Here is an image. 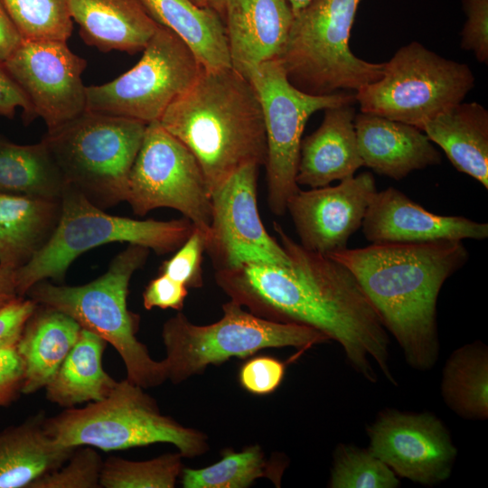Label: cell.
<instances>
[{
	"mask_svg": "<svg viewBox=\"0 0 488 488\" xmlns=\"http://www.w3.org/2000/svg\"><path fill=\"white\" fill-rule=\"evenodd\" d=\"M446 405L461 418H488V348L480 341L455 350L446 360L441 379Z\"/></svg>",
	"mask_w": 488,
	"mask_h": 488,
	"instance_id": "obj_30",
	"label": "cell"
},
{
	"mask_svg": "<svg viewBox=\"0 0 488 488\" xmlns=\"http://www.w3.org/2000/svg\"><path fill=\"white\" fill-rule=\"evenodd\" d=\"M61 204V218L49 242L27 264L14 270L19 296L24 297L40 281H62L73 260L93 248L127 242L164 255L175 251L194 229L184 217L139 221L106 213L68 183L62 190Z\"/></svg>",
	"mask_w": 488,
	"mask_h": 488,
	"instance_id": "obj_6",
	"label": "cell"
},
{
	"mask_svg": "<svg viewBox=\"0 0 488 488\" xmlns=\"http://www.w3.org/2000/svg\"><path fill=\"white\" fill-rule=\"evenodd\" d=\"M257 164L230 175L211 194V221L205 251L216 271L246 264L290 267V258L264 227L257 202Z\"/></svg>",
	"mask_w": 488,
	"mask_h": 488,
	"instance_id": "obj_14",
	"label": "cell"
},
{
	"mask_svg": "<svg viewBox=\"0 0 488 488\" xmlns=\"http://www.w3.org/2000/svg\"><path fill=\"white\" fill-rule=\"evenodd\" d=\"M24 365L16 344L0 349V407L8 406L22 393Z\"/></svg>",
	"mask_w": 488,
	"mask_h": 488,
	"instance_id": "obj_40",
	"label": "cell"
},
{
	"mask_svg": "<svg viewBox=\"0 0 488 488\" xmlns=\"http://www.w3.org/2000/svg\"><path fill=\"white\" fill-rule=\"evenodd\" d=\"M43 412L0 432V488H29L57 469L73 449L58 444L45 431Z\"/></svg>",
	"mask_w": 488,
	"mask_h": 488,
	"instance_id": "obj_26",
	"label": "cell"
},
{
	"mask_svg": "<svg viewBox=\"0 0 488 488\" xmlns=\"http://www.w3.org/2000/svg\"><path fill=\"white\" fill-rule=\"evenodd\" d=\"M182 458L179 452L146 461L110 456L103 462L100 485L105 488H174L183 468Z\"/></svg>",
	"mask_w": 488,
	"mask_h": 488,
	"instance_id": "obj_32",
	"label": "cell"
},
{
	"mask_svg": "<svg viewBox=\"0 0 488 488\" xmlns=\"http://www.w3.org/2000/svg\"><path fill=\"white\" fill-rule=\"evenodd\" d=\"M471 68L446 59L418 42L399 48L385 62L382 77L355 92L361 112L424 126L462 102L474 87Z\"/></svg>",
	"mask_w": 488,
	"mask_h": 488,
	"instance_id": "obj_10",
	"label": "cell"
},
{
	"mask_svg": "<svg viewBox=\"0 0 488 488\" xmlns=\"http://www.w3.org/2000/svg\"><path fill=\"white\" fill-rule=\"evenodd\" d=\"M127 202L145 216L158 208L178 211L206 234L211 221V199L193 154L159 121L147 124L130 170Z\"/></svg>",
	"mask_w": 488,
	"mask_h": 488,
	"instance_id": "obj_13",
	"label": "cell"
},
{
	"mask_svg": "<svg viewBox=\"0 0 488 488\" xmlns=\"http://www.w3.org/2000/svg\"><path fill=\"white\" fill-rule=\"evenodd\" d=\"M159 123L193 154L210 194L241 167L265 164L260 101L252 83L232 67H203Z\"/></svg>",
	"mask_w": 488,
	"mask_h": 488,
	"instance_id": "obj_3",
	"label": "cell"
},
{
	"mask_svg": "<svg viewBox=\"0 0 488 488\" xmlns=\"http://www.w3.org/2000/svg\"><path fill=\"white\" fill-rule=\"evenodd\" d=\"M363 166L399 181L415 170L439 164L441 155L419 128L377 115L355 116Z\"/></svg>",
	"mask_w": 488,
	"mask_h": 488,
	"instance_id": "obj_20",
	"label": "cell"
},
{
	"mask_svg": "<svg viewBox=\"0 0 488 488\" xmlns=\"http://www.w3.org/2000/svg\"><path fill=\"white\" fill-rule=\"evenodd\" d=\"M206 233L194 227L188 239L176 252L162 263L164 273L187 288H200L203 285L202 255L205 252Z\"/></svg>",
	"mask_w": 488,
	"mask_h": 488,
	"instance_id": "obj_36",
	"label": "cell"
},
{
	"mask_svg": "<svg viewBox=\"0 0 488 488\" xmlns=\"http://www.w3.org/2000/svg\"><path fill=\"white\" fill-rule=\"evenodd\" d=\"M290 267L246 264L215 272V281L250 313L274 322L314 328L338 343L350 366L371 383L375 366L396 385L389 337L352 273L337 260L307 250L274 222Z\"/></svg>",
	"mask_w": 488,
	"mask_h": 488,
	"instance_id": "obj_1",
	"label": "cell"
},
{
	"mask_svg": "<svg viewBox=\"0 0 488 488\" xmlns=\"http://www.w3.org/2000/svg\"><path fill=\"white\" fill-rule=\"evenodd\" d=\"M80 331V325L68 314L37 304L16 343L24 365L22 393H34L48 384Z\"/></svg>",
	"mask_w": 488,
	"mask_h": 488,
	"instance_id": "obj_24",
	"label": "cell"
},
{
	"mask_svg": "<svg viewBox=\"0 0 488 488\" xmlns=\"http://www.w3.org/2000/svg\"><path fill=\"white\" fill-rule=\"evenodd\" d=\"M151 17L181 37L206 69L231 67L222 17L190 0H141Z\"/></svg>",
	"mask_w": 488,
	"mask_h": 488,
	"instance_id": "obj_28",
	"label": "cell"
},
{
	"mask_svg": "<svg viewBox=\"0 0 488 488\" xmlns=\"http://www.w3.org/2000/svg\"><path fill=\"white\" fill-rule=\"evenodd\" d=\"M44 428L58 444L71 448L89 446L115 451L167 443L188 458L209 450L205 433L162 414L155 399L127 379L117 381L101 400L45 418Z\"/></svg>",
	"mask_w": 488,
	"mask_h": 488,
	"instance_id": "obj_5",
	"label": "cell"
},
{
	"mask_svg": "<svg viewBox=\"0 0 488 488\" xmlns=\"http://www.w3.org/2000/svg\"><path fill=\"white\" fill-rule=\"evenodd\" d=\"M293 19L287 0H228L223 21L231 67L246 77L278 59Z\"/></svg>",
	"mask_w": 488,
	"mask_h": 488,
	"instance_id": "obj_19",
	"label": "cell"
},
{
	"mask_svg": "<svg viewBox=\"0 0 488 488\" xmlns=\"http://www.w3.org/2000/svg\"><path fill=\"white\" fill-rule=\"evenodd\" d=\"M3 64L47 130L86 110L87 86L81 75L87 61L67 42L23 40Z\"/></svg>",
	"mask_w": 488,
	"mask_h": 488,
	"instance_id": "obj_15",
	"label": "cell"
},
{
	"mask_svg": "<svg viewBox=\"0 0 488 488\" xmlns=\"http://www.w3.org/2000/svg\"><path fill=\"white\" fill-rule=\"evenodd\" d=\"M377 192L370 172L343 179L335 186L299 189L286 203L299 244L326 256L347 249Z\"/></svg>",
	"mask_w": 488,
	"mask_h": 488,
	"instance_id": "obj_17",
	"label": "cell"
},
{
	"mask_svg": "<svg viewBox=\"0 0 488 488\" xmlns=\"http://www.w3.org/2000/svg\"><path fill=\"white\" fill-rule=\"evenodd\" d=\"M286 363L267 355L255 356L243 362L238 380L241 388L258 396L273 393L282 383Z\"/></svg>",
	"mask_w": 488,
	"mask_h": 488,
	"instance_id": "obj_37",
	"label": "cell"
},
{
	"mask_svg": "<svg viewBox=\"0 0 488 488\" xmlns=\"http://www.w3.org/2000/svg\"><path fill=\"white\" fill-rule=\"evenodd\" d=\"M466 21L460 33V46L475 59L488 62V0H462Z\"/></svg>",
	"mask_w": 488,
	"mask_h": 488,
	"instance_id": "obj_38",
	"label": "cell"
},
{
	"mask_svg": "<svg viewBox=\"0 0 488 488\" xmlns=\"http://www.w3.org/2000/svg\"><path fill=\"white\" fill-rule=\"evenodd\" d=\"M65 184L43 140L17 145L0 136V193L60 199Z\"/></svg>",
	"mask_w": 488,
	"mask_h": 488,
	"instance_id": "obj_29",
	"label": "cell"
},
{
	"mask_svg": "<svg viewBox=\"0 0 488 488\" xmlns=\"http://www.w3.org/2000/svg\"><path fill=\"white\" fill-rule=\"evenodd\" d=\"M228 0H210V7L216 11L223 19Z\"/></svg>",
	"mask_w": 488,
	"mask_h": 488,
	"instance_id": "obj_45",
	"label": "cell"
},
{
	"mask_svg": "<svg viewBox=\"0 0 488 488\" xmlns=\"http://www.w3.org/2000/svg\"><path fill=\"white\" fill-rule=\"evenodd\" d=\"M138 62L113 80L86 87V110L142 121H159L195 81L203 66L187 43L160 25Z\"/></svg>",
	"mask_w": 488,
	"mask_h": 488,
	"instance_id": "obj_12",
	"label": "cell"
},
{
	"mask_svg": "<svg viewBox=\"0 0 488 488\" xmlns=\"http://www.w3.org/2000/svg\"><path fill=\"white\" fill-rule=\"evenodd\" d=\"M268 463L259 445L235 452L226 448L221 459L209 466L183 468L181 483L184 488H247L257 479L270 478Z\"/></svg>",
	"mask_w": 488,
	"mask_h": 488,
	"instance_id": "obj_31",
	"label": "cell"
},
{
	"mask_svg": "<svg viewBox=\"0 0 488 488\" xmlns=\"http://www.w3.org/2000/svg\"><path fill=\"white\" fill-rule=\"evenodd\" d=\"M361 0H311L294 14L278 58L296 88L312 95L354 90L379 80L385 62H370L350 50L351 30Z\"/></svg>",
	"mask_w": 488,
	"mask_h": 488,
	"instance_id": "obj_7",
	"label": "cell"
},
{
	"mask_svg": "<svg viewBox=\"0 0 488 488\" xmlns=\"http://www.w3.org/2000/svg\"><path fill=\"white\" fill-rule=\"evenodd\" d=\"M149 251L128 244L112 259L106 273L88 284L69 286L42 280L26 294L36 304L68 314L81 328L110 343L125 364L127 379L144 389L168 380L164 360H154L146 345L138 341L140 317L127 308L130 279L145 265Z\"/></svg>",
	"mask_w": 488,
	"mask_h": 488,
	"instance_id": "obj_4",
	"label": "cell"
},
{
	"mask_svg": "<svg viewBox=\"0 0 488 488\" xmlns=\"http://www.w3.org/2000/svg\"><path fill=\"white\" fill-rule=\"evenodd\" d=\"M192 4L199 7H210V0H190Z\"/></svg>",
	"mask_w": 488,
	"mask_h": 488,
	"instance_id": "obj_47",
	"label": "cell"
},
{
	"mask_svg": "<svg viewBox=\"0 0 488 488\" xmlns=\"http://www.w3.org/2000/svg\"><path fill=\"white\" fill-rule=\"evenodd\" d=\"M23 40L67 42L73 28L69 0H1Z\"/></svg>",
	"mask_w": 488,
	"mask_h": 488,
	"instance_id": "obj_33",
	"label": "cell"
},
{
	"mask_svg": "<svg viewBox=\"0 0 488 488\" xmlns=\"http://www.w3.org/2000/svg\"><path fill=\"white\" fill-rule=\"evenodd\" d=\"M398 475L368 448L339 444L334 450L331 488H397Z\"/></svg>",
	"mask_w": 488,
	"mask_h": 488,
	"instance_id": "obj_34",
	"label": "cell"
},
{
	"mask_svg": "<svg viewBox=\"0 0 488 488\" xmlns=\"http://www.w3.org/2000/svg\"><path fill=\"white\" fill-rule=\"evenodd\" d=\"M147 124L85 110L47 130V145L66 183L100 209L127 202L130 170Z\"/></svg>",
	"mask_w": 488,
	"mask_h": 488,
	"instance_id": "obj_8",
	"label": "cell"
},
{
	"mask_svg": "<svg viewBox=\"0 0 488 488\" xmlns=\"http://www.w3.org/2000/svg\"><path fill=\"white\" fill-rule=\"evenodd\" d=\"M361 228L366 239L372 243L479 240L488 237L487 223L429 212L393 187L377 192Z\"/></svg>",
	"mask_w": 488,
	"mask_h": 488,
	"instance_id": "obj_18",
	"label": "cell"
},
{
	"mask_svg": "<svg viewBox=\"0 0 488 488\" xmlns=\"http://www.w3.org/2000/svg\"><path fill=\"white\" fill-rule=\"evenodd\" d=\"M18 297L14 270L0 266V310Z\"/></svg>",
	"mask_w": 488,
	"mask_h": 488,
	"instance_id": "obj_44",
	"label": "cell"
},
{
	"mask_svg": "<svg viewBox=\"0 0 488 488\" xmlns=\"http://www.w3.org/2000/svg\"><path fill=\"white\" fill-rule=\"evenodd\" d=\"M102 465L94 447L77 446L64 464L35 480L29 488H99Z\"/></svg>",
	"mask_w": 488,
	"mask_h": 488,
	"instance_id": "obj_35",
	"label": "cell"
},
{
	"mask_svg": "<svg viewBox=\"0 0 488 488\" xmlns=\"http://www.w3.org/2000/svg\"><path fill=\"white\" fill-rule=\"evenodd\" d=\"M36 305L31 298L21 296L0 310V349L16 344Z\"/></svg>",
	"mask_w": 488,
	"mask_h": 488,
	"instance_id": "obj_41",
	"label": "cell"
},
{
	"mask_svg": "<svg viewBox=\"0 0 488 488\" xmlns=\"http://www.w3.org/2000/svg\"><path fill=\"white\" fill-rule=\"evenodd\" d=\"M69 9L84 42L103 52H141L159 26L141 0H69Z\"/></svg>",
	"mask_w": 488,
	"mask_h": 488,
	"instance_id": "obj_22",
	"label": "cell"
},
{
	"mask_svg": "<svg viewBox=\"0 0 488 488\" xmlns=\"http://www.w3.org/2000/svg\"><path fill=\"white\" fill-rule=\"evenodd\" d=\"M18 108L23 109L25 124L36 117L28 98L0 62V116L13 118Z\"/></svg>",
	"mask_w": 488,
	"mask_h": 488,
	"instance_id": "obj_42",
	"label": "cell"
},
{
	"mask_svg": "<svg viewBox=\"0 0 488 488\" xmlns=\"http://www.w3.org/2000/svg\"><path fill=\"white\" fill-rule=\"evenodd\" d=\"M222 311L219 321L206 325L192 324L181 311L164 322V361L168 380L174 384L230 358L245 359L268 348L295 347L305 351L329 341L314 328L264 319L230 299L222 305Z\"/></svg>",
	"mask_w": 488,
	"mask_h": 488,
	"instance_id": "obj_9",
	"label": "cell"
},
{
	"mask_svg": "<svg viewBox=\"0 0 488 488\" xmlns=\"http://www.w3.org/2000/svg\"><path fill=\"white\" fill-rule=\"evenodd\" d=\"M188 296V288L167 275L160 273L152 279L143 292V305L146 310L154 307L181 311Z\"/></svg>",
	"mask_w": 488,
	"mask_h": 488,
	"instance_id": "obj_39",
	"label": "cell"
},
{
	"mask_svg": "<svg viewBox=\"0 0 488 488\" xmlns=\"http://www.w3.org/2000/svg\"><path fill=\"white\" fill-rule=\"evenodd\" d=\"M291 5L294 14L305 7L311 0H287Z\"/></svg>",
	"mask_w": 488,
	"mask_h": 488,
	"instance_id": "obj_46",
	"label": "cell"
},
{
	"mask_svg": "<svg viewBox=\"0 0 488 488\" xmlns=\"http://www.w3.org/2000/svg\"><path fill=\"white\" fill-rule=\"evenodd\" d=\"M423 132L457 171L488 189V110L483 105L462 101L427 122Z\"/></svg>",
	"mask_w": 488,
	"mask_h": 488,
	"instance_id": "obj_25",
	"label": "cell"
},
{
	"mask_svg": "<svg viewBox=\"0 0 488 488\" xmlns=\"http://www.w3.org/2000/svg\"><path fill=\"white\" fill-rule=\"evenodd\" d=\"M353 104L325 108L319 127L301 141L296 183L318 188L352 177L363 166Z\"/></svg>",
	"mask_w": 488,
	"mask_h": 488,
	"instance_id": "obj_21",
	"label": "cell"
},
{
	"mask_svg": "<svg viewBox=\"0 0 488 488\" xmlns=\"http://www.w3.org/2000/svg\"><path fill=\"white\" fill-rule=\"evenodd\" d=\"M108 343L81 328L79 338L44 387L46 399L63 408L107 398L117 381L102 366Z\"/></svg>",
	"mask_w": 488,
	"mask_h": 488,
	"instance_id": "obj_27",
	"label": "cell"
},
{
	"mask_svg": "<svg viewBox=\"0 0 488 488\" xmlns=\"http://www.w3.org/2000/svg\"><path fill=\"white\" fill-rule=\"evenodd\" d=\"M61 213V198L0 193V266L27 264L51 239Z\"/></svg>",
	"mask_w": 488,
	"mask_h": 488,
	"instance_id": "obj_23",
	"label": "cell"
},
{
	"mask_svg": "<svg viewBox=\"0 0 488 488\" xmlns=\"http://www.w3.org/2000/svg\"><path fill=\"white\" fill-rule=\"evenodd\" d=\"M328 257L355 277L406 362L419 371L431 370L439 354V292L469 258L462 240L372 243Z\"/></svg>",
	"mask_w": 488,
	"mask_h": 488,
	"instance_id": "obj_2",
	"label": "cell"
},
{
	"mask_svg": "<svg viewBox=\"0 0 488 488\" xmlns=\"http://www.w3.org/2000/svg\"><path fill=\"white\" fill-rule=\"evenodd\" d=\"M367 433L368 449L397 475L427 486L450 477L457 449L436 415L388 408L378 414Z\"/></svg>",
	"mask_w": 488,
	"mask_h": 488,
	"instance_id": "obj_16",
	"label": "cell"
},
{
	"mask_svg": "<svg viewBox=\"0 0 488 488\" xmlns=\"http://www.w3.org/2000/svg\"><path fill=\"white\" fill-rule=\"evenodd\" d=\"M22 38L0 0V62H4L18 47Z\"/></svg>",
	"mask_w": 488,
	"mask_h": 488,
	"instance_id": "obj_43",
	"label": "cell"
},
{
	"mask_svg": "<svg viewBox=\"0 0 488 488\" xmlns=\"http://www.w3.org/2000/svg\"><path fill=\"white\" fill-rule=\"evenodd\" d=\"M246 78L257 91L263 115L267 203L275 215L283 216L288 199L300 189L296 174L307 120L316 111L356 103L355 95L318 96L301 91L290 83L278 59L260 64Z\"/></svg>",
	"mask_w": 488,
	"mask_h": 488,
	"instance_id": "obj_11",
	"label": "cell"
}]
</instances>
